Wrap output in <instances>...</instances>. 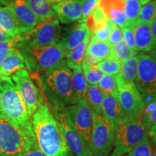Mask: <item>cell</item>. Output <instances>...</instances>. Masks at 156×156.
<instances>
[{"mask_svg":"<svg viewBox=\"0 0 156 156\" xmlns=\"http://www.w3.org/2000/svg\"><path fill=\"white\" fill-rule=\"evenodd\" d=\"M31 122L37 144L46 156H74L47 102L38 107Z\"/></svg>","mask_w":156,"mask_h":156,"instance_id":"6da1fadb","label":"cell"},{"mask_svg":"<svg viewBox=\"0 0 156 156\" xmlns=\"http://www.w3.org/2000/svg\"><path fill=\"white\" fill-rule=\"evenodd\" d=\"M51 110H64L76 103L73 90V72L65 58L39 75Z\"/></svg>","mask_w":156,"mask_h":156,"instance_id":"7a4b0ae2","label":"cell"},{"mask_svg":"<svg viewBox=\"0 0 156 156\" xmlns=\"http://www.w3.org/2000/svg\"><path fill=\"white\" fill-rule=\"evenodd\" d=\"M35 143L32 122L17 124L0 113V152L3 156H21Z\"/></svg>","mask_w":156,"mask_h":156,"instance_id":"3957f363","label":"cell"},{"mask_svg":"<svg viewBox=\"0 0 156 156\" xmlns=\"http://www.w3.org/2000/svg\"><path fill=\"white\" fill-rule=\"evenodd\" d=\"M17 48L31 75H42L65 58L66 51L58 44L47 46H18Z\"/></svg>","mask_w":156,"mask_h":156,"instance_id":"277c9868","label":"cell"},{"mask_svg":"<svg viewBox=\"0 0 156 156\" xmlns=\"http://www.w3.org/2000/svg\"><path fill=\"white\" fill-rule=\"evenodd\" d=\"M114 130V148L109 156L125 155L148 137V130L141 122L128 116L119 120Z\"/></svg>","mask_w":156,"mask_h":156,"instance_id":"5b68a950","label":"cell"},{"mask_svg":"<svg viewBox=\"0 0 156 156\" xmlns=\"http://www.w3.org/2000/svg\"><path fill=\"white\" fill-rule=\"evenodd\" d=\"M0 113L17 124L31 122V116L11 77L0 76Z\"/></svg>","mask_w":156,"mask_h":156,"instance_id":"8992f818","label":"cell"},{"mask_svg":"<svg viewBox=\"0 0 156 156\" xmlns=\"http://www.w3.org/2000/svg\"><path fill=\"white\" fill-rule=\"evenodd\" d=\"M11 79L18 89L30 116L43 103L47 102L38 75H30L26 69H21L12 75Z\"/></svg>","mask_w":156,"mask_h":156,"instance_id":"52a82bcc","label":"cell"},{"mask_svg":"<svg viewBox=\"0 0 156 156\" xmlns=\"http://www.w3.org/2000/svg\"><path fill=\"white\" fill-rule=\"evenodd\" d=\"M62 28L57 17H53L37 23L32 30L20 36L18 46H47L58 44Z\"/></svg>","mask_w":156,"mask_h":156,"instance_id":"ba28073f","label":"cell"},{"mask_svg":"<svg viewBox=\"0 0 156 156\" xmlns=\"http://www.w3.org/2000/svg\"><path fill=\"white\" fill-rule=\"evenodd\" d=\"M134 84L145 105L156 100V59L150 54L138 55Z\"/></svg>","mask_w":156,"mask_h":156,"instance_id":"9c48e42d","label":"cell"},{"mask_svg":"<svg viewBox=\"0 0 156 156\" xmlns=\"http://www.w3.org/2000/svg\"><path fill=\"white\" fill-rule=\"evenodd\" d=\"M93 115L91 133L93 156H109L114 148V126L102 114Z\"/></svg>","mask_w":156,"mask_h":156,"instance_id":"30bf717a","label":"cell"},{"mask_svg":"<svg viewBox=\"0 0 156 156\" xmlns=\"http://www.w3.org/2000/svg\"><path fill=\"white\" fill-rule=\"evenodd\" d=\"M74 156H93V147L74 129L65 109L51 111Z\"/></svg>","mask_w":156,"mask_h":156,"instance_id":"8fae6325","label":"cell"},{"mask_svg":"<svg viewBox=\"0 0 156 156\" xmlns=\"http://www.w3.org/2000/svg\"><path fill=\"white\" fill-rule=\"evenodd\" d=\"M76 132L87 143L91 144L93 115L86 101L77 102L65 108Z\"/></svg>","mask_w":156,"mask_h":156,"instance_id":"7c38bea8","label":"cell"},{"mask_svg":"<svg viewBox=\"0 0 156 156\" xmlns=\"http://www.w3.org/2000/svg\"><path fill=\"white\" fill-rule=\"evenodd\" d=\"M118 98L126 116L139 120L145 104L134 83H122Z\"/></svg>","mask_w":156,"mask_h":156,"instance_id":"4fadbf2b","label":"cell"},{"mask_svg":"<svg viewBox=\"0 0 156 156\" xmlns=\"http://www.w3.org/2000/svg\"><path fill=\"white\" fill-rule=\"evenodd\" d=\"M1 5L9 9L24 34L32 30L38 23L25 0H0Z\"/></svg>","mask_w":156,"mask_h":156,"instance_id":"5bb4252c","label":"cell"},{"mask_svg":"<svg viewBox=\"0 0 156 156\" xmlns=\"http://www.w3.org/2000/svg\"><path fill=\"white\" fill-rule=\"evenodd\" d=\"M90 34L85 23L79 21L77 23L66 28L63 33L62 31L58 44L67 51L78 46Z\"/></svg>","mask_w":156,"mask_h":156,"instance_id":"9a60e30c","label":"cell"},{"mask_svg":"<svg viewBox=\"0 0 156 156\" xmlns=\"http://www.w3.org/2000/svg\"><path fill=\"white\" fill-rule=\"evenodd\" d=\"M52 9L62 24L80 20L82 17V0H64L52 5Z\"/></svg>","mask_w":156,"mask_h":156,"instance_id":"2e32d148","label":"cell"},{"mask_svg":"<svg viewBox=\"0 0 156 156\" xmlns=\"http://www.w3.org/2000/svg\"><path fill=\"white\" fill-rule=\"evenodd\" d=\"M98 7L114 24L121 28L128 26L124 0H99Z\"/></svg>","mask_w":156,"mask_h":156,"instance_id":"e0dca14e","label":"cell"},{"mask_svg":"<svg viewBox=\"0 0 156 156\" xmlns=\"http://www.w3.org/2000/svg\"><path fill=\"white\" fill-rule=\"evenodd\" d=\"M129 28L133 34L136 51L150 52L155 47V42L152 35L151 25L137 20Z\"/></svg>","mask_w":156,"mask_h":156,"instance_id":"ac0fdd59","label":"cell"},{"mask_svg":"<svg viewBox=\"0 0 156 156\" xmlns=\"http://www.w3.org/2000/svg\"><path fill=\"white\" fill-rule=\"evenodd\" d=\"M25 67L24 58L20 51L15 47L0 65V76L9 77L19 70L24 69Z\"/></svg>","mask_w":156,"mask_h":156,"instance_id":"d6986e66","label":"cell"},{"mask_svg":"<svg viewBox=\"0 0 156 156\" xmlns=\"http://www.w3.org/2000/svg\"><path fill=\"white\" fill-rule=\"evenodd\" d=\"M101 112L103 116L106 117L114 126L119 120L126 116L119 98L112 95H106L103 97Z\"/></svg>","mask_w":156,"mask_h":156,"instance_id":"ffe728a7","label":"cell"},{"mask_svg":"<svg viewBox=\"0 0 156 156\" xmlns=\"http://www.w3.org/2000/svg\"><path fill=\"white\" fill-rule=\"evenodd\" d=\"M0 26L13 38L24 34L9 9L4 6H0Z\"/></svg>","mask_w":156,"mask_h":156,"instance_id":"44dd1931","label":"cell"},{"mask_svg":"<svg viewBox=\"0 0 156 156\" xmlns=\"http://www.w3.org/2000/svg\"><path fill=\"white\" fill-rule=\"evenodd\" d=\"M90 36L91 34L87 36L86 38L84 39L83 41L80 43L78 46L66 51L65 60L67 66L71 70L82 67L83 56L87 45L89 44Z\"/></svg>","mask_w":156,"mask_h":156,"instance_id":"7402d4cb","label":"cell"},{"mask_svg":"<svg viewBox=\"0 0 156 156\" xmlns=\"http://www.w3.org/2000/svg\"><path fill=\"white\" fill-rule=\"evenodd\" d=\"M85 54H89L101 62L113 55L112 45L108 41H99L95 40L91 38L90 36Z\"/></svg>","mask_w":156,"mask_h":156,"instance_id":"603a6c76","label":"cell"},{"mask_svg":"<svg viewBox=\"0 0 156 156\" xmlns=\"http://www.w3.org/2000/svg\"><path fill=\"white\" fill-rule=\"evenodd\" d=\"M25 2L36 15L38 22L55 17L52 5L48 0H25Z\"/></svg>","mask_w":156,"mask_h":156,"instance_id":"cb8c5ba5","label":"cell"},{"mask_svg":"<svg viewBox=\"0 0 156 156\" xmlns=\"http://www.w3.org/2000/svg\"><path fill=\"white\" fill-rule=\"evenodd\" d=\"M73 90L76 103L86 101L87 85L82 67L73 69Z\"/></svg>","mask_w":156,"mask_h":156,"instance_id":"d4e9b609","label":"cell"},{"mask_svg":"<svg viewBox=\"0 0 156 156\" xmlns=\"http://www.w3.org/2000/svg\"><path fill=\"white\" fill-rule=\"evenodd\" d=\"M138 55L126 59L125 61L121 63L119 73L118 74L120 80V85L122 83H134L135 82Z\"/></svg>","mask_w":156,"mask_h":156,"instance_id":"484cf974","label":"cell"},{"mask_svg":"<svg viewBox=\"0 0 156 156\" xmlns=\"http://www.w3.org/2000/svg\"><path fill=\"white\" fill-rule=\"evenodd\" d=\"M109 21L110 20L105 15L103 12L101 10V9L98 5L87 16L85 24L90 33H94L106 28L108 26Z\"/></svg>","mask_w":156,"mask_h":156,"instance_id":"4316f807","label":"cell"},{"mask_svg":"<svg viewBox=\"0 0 156 156\" xmlns=\"http://www.w3.org/2000/svg\"><path fill=\"white\" fill-rule=\"evenodd\" d=\"M104 95L97 85H88L86 94V102L88 105L93 114L100 115L101 112V106Z\"/></svg>","mask_w":156,"mask_h":156,"instance_id":"83f0119b","label":"cell"},{"mask_svg":"<svg viewBox=\"0 0 156 156\" xmlns=\"http://www.w3.org/2000/svg\"><path fill=\"white\" fill-rule=\"evenodd\" d=\"M98 87L104 96L112 95L118 98L120 87V80L118 74L115 75H103L99 82Z\"/></svg>","mask_w":156,"mask_h":156,"instance_id":"f1b7e54d","label":"cell"},{"mask_svg":"<svg viewBox=\"0 0 156 156\" xmlns=\"http://www.w3.org/2000/svg\"><path fill=\"white\" fill-rule=\"evenodd\" d=\"M126 156H156V146L149 136L140 142Z\"/></svg>","mask_w":156,"mask_h":156,"instance_id":"f546056e","label":"cell"},{"mask_svg":"<svg viewBox=\"0 0 156 156\" xmlns=\"http://www.w3.org/2000/svg\"><path fill=\"white\" fill-rule=\"evenodd\" d=\"M96 67L103 74L115 75L119 73L121 62L114 55H112L98 62Z\"/></svg>","mask_w":156,"mask_h":156,"instance_id":"4dcf8cb0","label":"cell"},{"mask_svg":"<svg viewBox=\"0 0 156 156\" xmlns=\"http://www.w3.org/2000/svg\"><path fill=\"white\" fill-rule=\"evenodd\" d=\"M139 120L147 130L156 124V100L145 105Z\"/></svg>","mask_w":156,"mask_h":156,"instance_id":"1f68e13d","label":"cell"},{"mask_svg":"<svg viewBox=\"0 0 156 156\" xmlns=\"http://www.w3.org/2000/svg\"><path fill=\"white\" fill-rule=\"evenodd\" d=\"M125 2V12L128 23V28L136 23L139 20L140 12L142 5L135 0H124Z\"/></svg>","mask_w":156,"mask_h":156,"instance_id":"d6a6232c","label":"cell"},{"mask_svg":"<svg viewBox=\"0 0 156 156\" xmlns=\"http://www.w3.org/2000/svg\"><path fill=\"white\" fill-rule=\"evenodd\" d=\"M113 55L121 63L122 62L125 61L126 59L133 57L136 56L137 51L132 50L126 46L124 40L117 43L116 44L112 45Z\"/></svg>","mask_w":156,"mask_h":156,"instance_id":"836d02e7","label":"cell"},{"mask_svg":"<svg viewBox=\"0 0 156 156\" xmlns=\"http://www.w3.org/2000/svg\"><path fill=\"white\" fill-rule=\"evenodd\" d=\"M156 20V0H152L142 7L140 12V22L151 25Z\"/></svg>","mask_w":156,"mask_h":156,"instance_id":"e575fe53","label":"cell"},{"mask_svg":"<svg viewBox=\"0 0 156 156\" xmlns=\"http://www.w3.org/2000/svg\"><path fill=\"white\" fill-rule=\"evenodd\" d=\"M82 69L85 80L89 85H98L103 76V74L98 69L96 65L88 66L82 64Z\"/></svg>","mask_w":156,"mask_h":156,"instance_id":"d590c367","label":"cell"},{"mask_svg":"<svg viewBox=\"0 0 156 156\" xmlns=\"http://www.w3.org/2000/svg\"><path fill=\"white\" fill-rule=\"evenodd\" d=\"M20 41L19 37H17L9 41L0 42V65L2 63L3 60L10 53V51L15 47Z\"/></svg>","mask_w":156,"mask_h":156,"instance_id":"8d00e7d4","label":"cell"},{"mask_svg":"<svg viewBox=\"0 0 156 156\" xmlns=\"http://www.w3.org/2000/svg\"><path fill=\"white\" fill-rule=\"evenodd\" d=\"M99 0H82V17L80 22L85 23L90 13L98 5Z\"/></svg>","mask_w":156,"mask_h":156,"instance_id":"74e56055","label":"cell"},{"mask_svg":"<svg viewBox=\"0 0 156 156\" xmlns=\"http://www.w3.org/2000/svg\"><path fill=\"white\" fill-rule=\"evenodd\" d=\"M114 23L112 21H109L108 26L106 28L101 29L100 30H98L96 32L91 33V38L99 41H108L109 34H110L111 29Z\"/></svg>","mask_w":156,"mask_h":156,"instance_id":"f35d334b","label":"cell"},{"mask_svg":"<svg viewBox=\"0 0 156 156\" xmlns=\"http://www.w3.org/2000/svg\"><path fill=\"white\" fill-rule=\"evenodd\" d=\"M123 40V35L122 29L118 25L113 24L110 34H109L108 41L111 45L116 44Z\"/></svg>","mask_w":156,"mask_h":156,"instance_id":"ab89813d","label":"cell"},{"mask_svg":"<svg viewBox=\"0 0 156 156\" xmlns=\"http://www.w3.org/2000/svg\"><path fill=\"white\" fill-rule=\"evenodd\" d=\"M121 29H122V35L124 36V41L126 44V46L129 48H131V49L135 51V44H134V36L131 29L127 28V27H124V28H122Z\"/></svg>","mask_w":156,"mask_h":156,"instance_id":"60d3db41","label":"cell"},{"mask_svg":"<svg viewBox=\"0 0 156 156\" xmlns=\"http://www.w3.org/2000/svg\"><path fill=\"white\" fill-rule=\"evenodd\" d=\"M21 156H46L43 153L40 147H38V144L35 143L34 145L31 147L28 151L25 152L24 154H23Z\"/></svg>","mask_w":156,"mask_h":156,"instance_id":"b9f144b4","label":"cell"},{"mask_svg":"<svg viewBox=\"0 0 156 156\" xmlns=\"http://www.w3.org/2000/svg\"><path fill=\"white\" fill-rule=\"evenodd\" d=\"M100 62L99 60H98L96 58L93 57V56L89 55V54H85L83 56V59L82 64H85L88 66H95L97 65V64Z\"/></svg>","mask_w":156,"mask_h":156,"instance_id":"7bdbcfd3","label":"cell"},{"mask_svg":"<svg viewBox=\"0 0 156 156\" xmlns=\"http://www.w3.org/2000/svg\"><path fill=\"white\" fill-rule=\"evenodd\" d=\"M15 38L12 37L10 35L7 34L4 29L0 26V42H6V41H9L12 40Z\"/></svg>","mask_w":156,"mask_h":156,"instance_id":"ee69618b","label":"cell"},{"mask_svg":"<svg viewBox=\"0 0 156 156\" xmlns=\"http://www.w3.org/2000/svg\"><path fill=\"white\" fill-rule=\"evenodd\" d=\"M148 136L150 138L155 137L156 136V124H153L148 130Z\"/></svg>","mask_w":156,"mask_h":156,"instance_id":"f6af8a7d","label":"cell"},{"mask_svg":"<svg viewBox=\"0 0 156 156\" xmlns=\"http://www.w3.org/2000/svg\"><path fill=\"white\" fill-rule=\"evenodd\" d=\"M151 33H152V35H153V36L154 40H155V46H156V20L151 24Z\"/></svg>","mask_w":156,"mask_h":156,"instance_id":"bcb514c9","label":"cell"},{"mask_svg":"<svg viewBox=\"0 0 156 156\" xmlns=\"http://www.w3.org/2000/svg\"><path fill=\"white\" fill-rule=\"evenodd\" d=\"M149 54H150V55H151V56H153L155 59H156V46L151 51L149 52Z\"/></svg>","mask_w":156,"mask_h":156,"instance_id":"7dc6e473","label":"cell"},{"mask_svg":"<svg viewBox=\"0 0 156 156\" xmlns=\"http://www.w3.org/2000/svg\"><path fill=\"white\" fill-rule=\"evenodd\" d=\"M135 1L138 2H140L142 5H145L147 3L149 2L152 1V0H135Z\"/></svg>","mask_w":156,"mask_h":156,"instance_id":"c3c4849f","label":"cell"},{"mask_svg":"<svg viewBox=\"0 0 156 156\" xmlns=\"http://www.w3.org/2000/svg\"><path fill=\"white\" fill-rule=\"evenodd\" d=\"M62 1H64V0H48V2L51 4V5H54V4L61 2H62Z\"/></svg>","mask_w":156,"mask_h":156,"instance_id":"681fc988","label":"cell"},{"mask_svg":"<svg viewBox=\"0 0 156 156\" xmlns=\"http://www.w3.org/2000/svg\"><path fill=\"white\" fill-rule=\"evenodd\" d=\"M149 138H150V137H149ZM150 139L151 140V141L153 142V143L155 144V146H156V136H155V137H152V138H150Z\"/></svg>","mask_w":156,"mask_h":156,"instance_id":"f907efd6","label":"cell"},{"mask_svg":"<svg viewBox=\"0 0 156 156\" xmlns=\"http://www.w3.org/2000/svg\"><path fill=\"white\" fill-rule=\"evenodd\" d=\"M0 156H3V155H2V154L1 153V152H0Z\"/></svg>","mask_w":156,"mask_h":156,"instance_id":"816d5d0a","label":"cell"},{"mask_svg":"<svg viewBox=\"0 0 156 156\" xmlns=\"http://www.w3.org/2000/svg\"><path fill=\"white\" fill-rule=\"evenodd\" d=\"M1 90H0V98H1Z\"/></svg>","mask_w":156,"mask_h":156,"instance_id":"f5cc1de1","label":"cell"},{"mask_svg":"<svg viewBox=\"0 0 156 156\" xmlns=\"http://www.w3.org/2000/svg\"><path fill=\"white\" fill-rule=\"evenodd\" d=\"M122 156H126V155H122Z\"/></svg>","mask_w":156,"mask_h":156,"instance_id":"db71d44e","label":"cell"}]
</instances>
